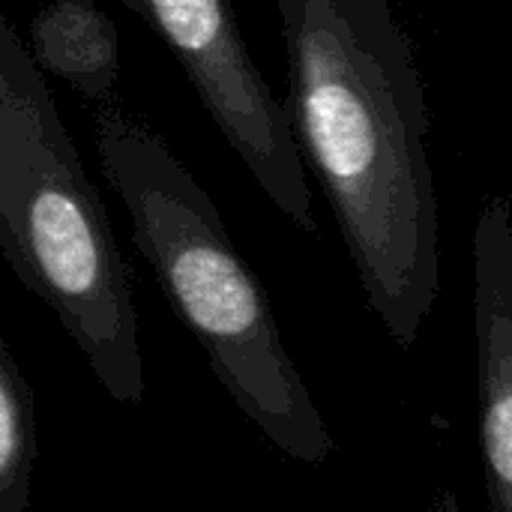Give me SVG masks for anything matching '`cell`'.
Listing matches in <instances>:
<instances>
[{"mask_svg": "<svg viewBox=\"0 0 512 512\" xmlns=\"http://www.w3.org/2000/svg\"><path fill=\"white\" fill-rule=\"evenodd\" d=\"M0 252L120 405L144 402L126 258L30 45L0 18Z\"/></svg>", "mask_w": 512, "mask_h": 512, "instance_id": "3957f363", "label": "cell"}, {"mask_svg": "<svg viewBox=\"0 0 512 512\" xmlns=\"http://www.w3.org/2000/svg\"><path fill=\"white\" fill-rule=\"evenodd\" d=\"M474 336L489 512H512V201L492 195L474 228Z\"/></svg>", "mask_w": 512, "mask_h": 512, "instance_id": "5b68a950", "label": "cell"}, {"mask_svg": "<svg viewBox=\"0 0 512 512\" xmlns=\"http://www.w3.org/2000/svg\"><path fill=\"white\" fill-rule=\"evenodd\" d=\"M36 465L33 387L0 339V512H27Z\"/></svg>", "mask_w": 512, "mask_h": 512, "instance_id": "52a82bcc", "label": "cell"}, {"mask_svg": "<svg viewBox=\"0 0 512 512\" xmlns=\"http://www.w3.org/2000/svg\"><path fill=\"white\" fill-rule=\"evenodd\" d=\"M288 114L372 312L411 348L441 288L429 105L390 0H276Z\"/></svg>", "mask_w": 512, "mask_h": 512, "instance_id": "6da1fadb", "label": "cell"}, {"mask_svg": "<svg viewBox=\"0 0 512 512\" xmlns=\"http://www.w3.org/2000/svg\"><path fill=\"white\" fill-rule=\"evenodd\" d=\"M36 66L87 99L108 102L120 78V33L99 0H51L27 24Z\"/></svg>", "mask_w": 512, "mask_h": 512, "instance_id": "8992f818", "label": "cell"}, {"mask_svg": "<svg viewBox=\"0 0 512 512\" xmlns=\"http://www.w3.org/2000/svg\"><path fill=\"white\" fill-rule=\"evenodd\" d=\"M177 57L228 147L300 231L315 234L306 159L288 108L255 66L231 0H120Z\"/></svg>", "mask_w": 512, "mask_h": 512, "instance_id": "277c9868", "label": "cell"}, {"mask_svg": "<svg viewBox=\"0 0 512 512\" xmlns=\"http://www.w3.org/2000/svg\"><path fill=\"white\" fill-rule=\"evenodd\" d=\"M93 132L102 174L129 213L135 249L225 393L282 456L312 468L330 462L333 432L288 354L267 288L207 189L147 123L111 99L99 102Z\"/></svg>", "mask_w": 512, "mask_h": 512, "instance_id": "7a4b0ae2", "label": "cell"}]
</instances>
